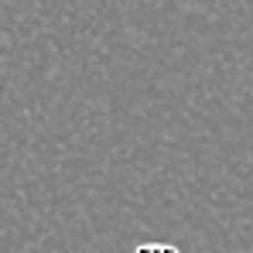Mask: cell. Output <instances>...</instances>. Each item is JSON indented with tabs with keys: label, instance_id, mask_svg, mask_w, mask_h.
<instances>
[{
	"label": "cell",
	"instance_id": "cell-1",
	"mask_svg": "<svg viewBox=\"0 0 253 253\" xmlns=\"http://www.w3.org/2000/svg\"><path fill=\"white\" fill-rule=\"evenodd\" d=\"M133 253H181V250L171 247V243H140Z\"/></svg>",
	"mask_w": 253,
	"mask_h": 253
}]
</instances>
